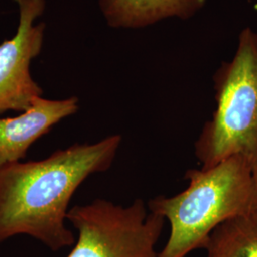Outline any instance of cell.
Instances as JSON below:
<instances>
[{"mask_svg": "<svg viewBox=\"0 0 257 257\" xmlns=\"http://www.w3.org/2000/svg\"><path fill=\"white\" fill-rule=\"evenodd\" d=\"M122 142L112 135L92 144L76 143L42 160L17 162L0 171V243L25 234L53 251L74 246L65 221L78 187L110 169Z\"/></svg>", "mask_w": 257, "mask_h": 257, "instance_id": "obj_1", "label": "cell"}, {"mask_svg": "<svg viewBox=\"0 0 257 257\" xmlns=\"http://www.w3.org/2000/svg\"><path fill=\"white\" fill-rule=\"evenodd\" d=\"M187 188L174 196L159 195L149 211L171 226L157 257H187L204 249L211 232L225 221L257 210V161L235 155L208 169H190Z\"/></svg>", "mask_w": 257, "mask_h": 257, "instance_id": "obj_2", "label": "cell"}, {"mask_svg": "<svg viewBox=\"0 0 257 257\" xmlns=\"http://www.w3.org/2000/svg\"><path fill=\"white\" fill-rule=\"evenodd\" d=\"M216 108L194 143L201 169L243 155L257 161V34L244 29L236 53L213 75Z\"/></svg>", "mask_w": 257, "mask_h": 257, "instance_id": "obj_3", "label": "cell"}, {"mask_svg": "<svg viewBox=\"0 0 257 257\" xmlns=\"http://www.w3.org/2000/svg\"><path fill=\"white\" fill-rule=\"evenodd\" d=\"M67 220L78 233L67 257H157L166 222L140 198L128 206L105 199L76 205Z\"/></svg>", "mask_w": 257, "mask_h": 257, "instance_id": "obj_4", "label": "cell"}, {"mask_svg": "<svg viewBox=\"0 0 257 257\" xmlns=\"http://www.w3.org/2000/svg\"><path fill=\"white\" fill-rule=\"evenodd\" d=\"M19 8L16 36L0 44V114L28 110L43 91L32 77L30 66L39 55L45 24L34 25L45 10V0H15Z\"/></svg>", "mask_w": 257, "mask_h": 257, "instance_id": "obj_5", "label": "cell"}, {"mask_svg": "<svg viewBox=\"0 0 257 257\" xmlns=\"http://www.w3.org/2000/svg\"><path fill=\"white\" fill-rule=\"evenodd\" d=\"M78 109L79 100L75 96L61 100L40 96L19 115L0 117V171L23 160L33 144Z\"/></svg>", "mask_w": 257, "mask_h": 257, "instance_id": "obj_6", "label": "cell"}, {"mask_svg": "<svg viewBox=\"0 0 257 257\" xmlns=\"http://www.w3.org/2000/svg\"><path fill=\"white\" fill-rule=\"evenodd\" d=\"M207 0H100V9L110 27H146L169 19L192 18Z\"/></svg>", "mask_w": 257, "mask_h": 257, "instance_id": "obj_7", "label": "cell"}, {"mask_svg": "<svg viewBox=\"0 0 257 257\" xmlns=\"http://www.w3.org/2000/svg\"><path fill=\"white\" fill-rule=\"evenodd\" d=\"M204 249L207 257H257V210L222 223Z\"/></svg>", "mask_w": 257, "mask_h": 257, "instance_id": "obj_8", "label": "cell"}]
</instances>
